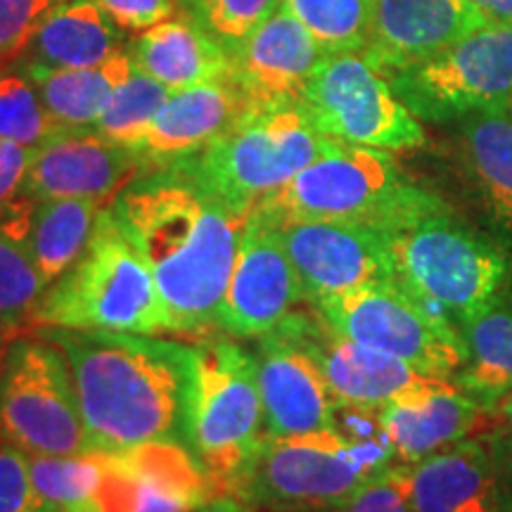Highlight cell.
<instances>
[{
	"instance_id": "26",
	"label": "cell",
	"mask_w": 512,
	"mask_h": 512,
	"mask_svg": "<svg viewBox=\"0 0 512 512\" xmlns=\"http://www.w3.org/2000/svg\"><path fill=\"white\" fill-rule=\"evenodd\" d=\"M465 342V366L453 382L486 413L512 392V292L472 313L458 325Z\"/></svg>"
},
{
	"instance_id": "31",
	"label": "cell",
	"mask_w": 512,
	"mask_h": 512,
	"mask_svg": "<svg viewBox=\"0 0 512 512\" xmlns=\"http://www.w3.org/2000/svg\"><path fill=\"white\" fill-rule=\"evenodd\" d=\"M171 93L174 91L140 72L133 64V72L119 83L105 112L95 121L93 131H98L102 138L112 140V143L136 150Z\"/></svg>"
},
{
	"instance_id": "16",
	"label": "cell",
	"mask_w": 512,
	"mask_h": 512,
	"mask_svg": "<svg viewBox=\"0 0 512 512\" xmlns=\"http://www.w3.org/2000/svg\"><path fill=\"white\" fill-rule=\"evenodd\" d=\"M140 174L143 162L131 147L93 128L60 126L31 150L24 195L34 202L76 197L110 204Z\"/></svg>"
},
{
	"instance_id": "23",
	"label": "cell",
	"mask_w": 512,
	"mask_h": 512,
	"mask_svg": "<svg viewBox=\"0 0 512 512\" xmlns=\"http://www.w3.org/2000/svg\"><path fill=\"white\" fill-rule=\"evenodd\" d=\"M133 64L169 91H185L223 79L230 72L228 50L188 17L166 19L145 29L133 46Z\"/></svg>"
},
{
	"instance_id": "10",
	"label": "cell",
	"mask_w": 512,
	"mask_h": 512,
	"mask_svg": "<svg viewBox=\"0 0 512 512\" xmlns=\"http://www.w3.org/2000/svg\"><path fill=\"white\" fill-rule=\"evenodd\" d=\"M311 306L339 335L399 358L425 377L453 382L465 366V342L456 325L396 280L318 299Z\"/></svg>"
},
{
	"instance_id": "19",
	"label": "cell",
	"mask_w": 512,
	"mask_h": 512,
	"mask_svg": "<svg viewBox=\"0 0 512 512\" xmlns=\"http://www.w3.org/2000/svg\"><path fill=\"white\" fill-rule=\"evenodd\" d=\"M254 358L264 403V437H294L335 427L339 403L318 363L304 349L268 332L259 337Z\"/></svg>"
},
{
	"instance_id": "6",
	"label": "cell",
	"mask_w": 512,
	"mask_h": 512,
	"mask_svg": "<svg viewBox=\"0 0 512 512\" xmlns=\"http://www.w3.org/2000/svg\"><path fill=\"white\" fill-rule=\"evenodd\" d=\"M190 344L195 384L188 451L216 494H233L264 441V403L254 351L240 347L238 339L219 328L192 337Z\"/></svg>"
},
{
	"instance_id": "36",
	"label": "cell",
	"mask_w": 512,
	"mask_h": 512,
	"mask_svg": "<svg viewBox=\"0 0 512 512\" xmlns=\"http://www.w3.org/2000/svg\"><path fill=\"white\" fill-rule=\"evenodd\" d=\"M0 512H60L31 477L27 453L0 444Z\"/></svg>"
},
{
	"instance_id": "2",
	"label": "cell",
	"mask_w": 512,
	"mask_h": 512,
	"mask_svg": "<svg viewBox=\"0 0 512 512\" xmlns=\"http://www.w3.org/2000/svg\"><path fill=\"white\" fill-rule=\"evenodd\" d=\"M67 358L95 451L147 444L188 448L192 344L133 332L34 328Z\"/></svg>"
},
{
	"instance_id": "33",
	"label": "cell",
	"mask_w": 512,
	"mask_h": 512,
	"mask_svg": "<svg viewBox=\"0 0 512 512\" xmlns=\"http://www.w3.org/2000/svg\"><path fill=\"white\" fill-rule=\"evenodd\" d=\"M53 117L43 107L34 81L24 72H0V138L34 150L57 131Z\"/></svg>"
},
{
	"instance_id": "12",
	"label": "cell",
	"mask_w": 512,
	"mask_h": 512,
	"mask_svg": "<svg viewBox=\"0 0 512 512\" xmlns=\"http://www.w3.org/2000/svg\"><path fill=\"white\" fill-rule=\"evenodd\" d=\"M299 105L323 136L342 143L408 152L427 140L422 121L363 53L325 55L306 81Z\"/></svg>"
},
{
	"instance_id": "34",
	"label": "cell",
	"mask_w": 512,
	"mask_h": 512,
	"mask_svg": "<svg viewBox=\"0 0 512 512\" xmlns=\"http://www.w3.org/2000/svg\"><path fill=\"white\" fill-rule=\"evenodd\" d=\"M283 0H178L183 17L223 48L235 50Z\"/></svg>"
},
{
	"instance_id": "30",
	"label": "cell",
	"mask_w": 512,
	"mask_h": 512,
	"mask_svg": "<svg viewBox=\"0 0 512 512\" xmlns=\"http://www.w3.org/2000/svg\"><path fill=\"white\" fill-rule=\"evenodd\" d=\"M325 53H363L373 27V0H283Z\"/></svg>"
},
{
	"instance_id": "4",
	"label": "cell",
	"mask_w": 512,
	"mask_h": 512,
	"mask_svg": "<svg viewBox=\"0 0 512 512\" xmlns=\"http://www.w3.org/2000/svg\"><path fill=\"white\" fill-rule=\"evenodd\" d=\"M254 209L271 221H356L392 233L448 207L408 181L389 152L330 140L316 162Z\"/></svg>"
},
{
	"instance_id": "1",
	"label": "cell",
	"mask_w": 512,
	"mask_h": 512,
	"mask_svg": "<svg viewBox=\"0 0 512 512\" xmlns=\"http://www.w3.org/2000/svg\"><path fill=\"white\" fill-rule=\"evenodd\" d=\"M112 209L155 275L171 332L192 339L214 330L247 211L230 207L178 166L140 174L114 197Z\"/></svg>"
},
{
	"instance_id": "22",
	"label": "cell",
	"mask_w": 512,
	"mask_h": 512,
	"mask_svg": "<svg viewBox=\"0 0 512 512\" xmlns=\"http://www.w3.org/2000/svg\"><path fill=\"white\" fill-rule=\"evenodd\" d=\"M484 413L456 382L430 380L389 401L377 418L396 463L418 465L434 453L470 439Z\"/></svg>"
},
{
	"instance_id": "27",
	"label": "cell",
	"mask_w": 512,
	"mask_h": 512,
	"mask_svg": "<svg viewBox=\"0 0 512 512\" xmlns=\"http://www.w3.org/2000/svg\"><path fill=\"white\" fill-rule=\"evenodd\" d=\"M22 72L34 81L43 107L57 126L93 128L119 83L133 72V57L119 50L110 60L95 67L48 69L27 64Z\"/></svg>"
},
{
	"instance_id": "43",
	"label": "cell",
	"mask_w": 512,
	"mask_h": 512,
	"mask_svg": "<svg viewBox=\"0 0 512 512\" xmlns=\"http://www.w3.org/2000/svg\"><path fill=\"white\" fill-rule=\"evenodd\" d=\"M508 112H510V117H512V105H510V110H508Z\"/></svg>"
},
{
	"instance_id": "15",
	"label": "cell",
	"mask_w": 512,
	"mask_h": 512,
	"mask_svg": "<svg viewBox=\"0 0 512 512\" xmlns=\"http://www.w3.org/2000/svg\"><path fill=\"white\" fill-rule=\"evenodd\" d=\"M271 332L304 349L318 363L332 396L342 406L380 413L396 396L434 380L399 358L339 335L311 304L306 309L299 306Z\"/></svg>"
},
{
	"instance_id": "35",
	"label": "cell",
	"mask_w": 512,
	"mask_h": 512,
	"mask_svg": "<svg viewBox=\"0 0 512 512\" xmlns=\"http://www.w3.org/2000/svg\"><path fill=\"white\" fill-rule=\"evenodd\" d=\"M60 0H0V72L27 53L31 38Z\"/></svg>"
},
{
	"instance_id": "13",
	"label": "cell",
	"mask_w": 512,
	"mask_h": 512,
	"mask_svg": "<svg viewBox=\"0 0 512 512\" xmlns=\"http://www.w3.org/2000/svg\"><path fill=\"white\" fill-rule=\"evenodd\" d=\"M271 223L302 280L309 304L394 280L387 230L356 221Z\"/></svg>"
},
{
	"instance_id": "9",
	"label": "cell",
	"mask_w": 512,
	"mask_h": 512,
	"mask_svg": "<svg viewBox=\"0 0 512 512\" xmlns=\"http://www.w3.org/2000/svg\"><path fill=\"white\" fill-rule=\"evenodd\" d=\"M0 444L27 456L95 451L67 358L43 337H12L0 356Z\"/></svg>"
},
{
	"instance_id": "11",
	"label": "cell",
	"mask_w": 512,
	"mask_h": 512,
	"mask_svg": "<svg viewBox=\"0 0 512 512\" xmlns=\"http://www.w3.org/2000/svg\"><path fill=\"white\" fill-rule=\"evenodd\" d=\"M387 79L403 105L430 124L510 110L512 27L484 24L430 60L389 74Z\"/></svg>"
},
{
	"instance_id": "39",
	"label": "cell",
	"mask_w": 512,
	"mask_h": 512,
	"mask_svg": "<svg viewBox=\"0 0 512 512\" xmlns=\"http://www.w3.org/2000/svg\"><path fill=\"white\" fill-rule=\"evenodd\" d=\"M195 512H256V510L242 496L223 491V494H216L211 496L209 501H204Z\"/></svg>"
},
{
	"instance_id": "42",
	"label": "cell",
	"mask_w": 512,
	"mask_h": 512,
	"mask_svg": "<svg viewBox=\"0 0 512 512\" xmlns=\"http://www.w3.org/2000/svg\"><path fill=\"white\" fill-rule=\"evenodd\" d=\"M10 339H12V337H8L3 330H0V356H3V351H5V347H8Z\"/></svg>"
},
{
	"instance_id": "40",
	"label": "cell",
	"mask_w": 512,
	"mask_h": 512,
	"mask_svg": "<svg viewBox=\"0 0 512 512\" xmlns=\"http://www.w3.org/2000/svg\"><path fill=\"white\" fill-rule=\"evenodd\" d=\"M482 12L489 24H508L512 27V0H470Z\"/></svg>"
},
{
	"instance_id": "25",
	"label": "cell",
	"mask_w": 512,
	"mask_h": 512,
	"mask_svg": "<svg viewBox=\"0 0 512 512\" xmlns=\"http://www.w3.org/2000/svg\"><path fill=\"white\" fill-rule=\"evenodd\" d=\"M119 53V34L95 0L57 3L31 38L22 67L86 69Z\"/></svg>"
},
{
	"instance_id": "32",
	"label": "cell",
	"mask_w": 512,
	"mask_h": 512,
	"mask_svg": "<svg viewBox=\"0 0 512 512\" xmlns=\"http://www.w3.org/2000/svg\"><path fill=\"white\" fill-rule=\"evenodd\" d=\"M48 283L22 242L0 230V330L12 337L31 323Z\"/></svg>"
},
{
	"instance_id": "7",
	"label": "cell",
	"mask_w": 512,
	"mask_h": 512,
	"mask_svg": "<svg viewBox=\"0 0 512 512\" xmlns=\"http://www.w3.org/2000/svg\"><path fill=\"white\" fill-rule=\"evenodd\" d=\"M387 235L396 283L456 328L510 290L512 256L453 219L451 209Z\"/></svg>"
},
{
	"instance_id": "38",
	"label": "cell",
	"mask_w": 512,
	"mask_h": 512,
	"mask_svg": "<svg viewBox=\"0 0 512 512\" xmlns=\"http://www.w3.org/2000/svg\"><path fill=\"white\" fill-rule=\"evenodd\" d=\"M112 24L126 31H145L166 19H174L178 0H95Z\"/></svg>"
},
{
	"instance_id": "17",
	"label": "cell",
	"mask_w": 512,
	"mask_h": 512,
	"mask_svg": "<svg viewBox=\"0 0 512 512\" xmlns=\"http://www.w3.org/2000/svg\"><path fill=\"white\" fill-rule=\"evenodd\" d=\"M228 55L230 79L238 83L252 107H268L299 102L306 81L328 53L280 3V8Z\"/></svg>"
},
{
	"instance_id": "37",
	"label": "cell",
	"mask_w": 512,
	"mask_h": 512,
	"mask_svg": "<svg viewBox=\"0 0 512 512\" xmlns=\"http://www.w3.org/2000/svg\"><path fill=\"white\" fill-rule=\"evenodd\" d=\"M316 512H415L408 486V465L396 463L347 501Z\"/></svg>"
},
{
	"instance_id": "5",
	"label": "cell",
	"mask_w": 512,
	"mask_h": 512,
	"mask_svg": "<svg viewBox=\"0 0 512 512\" xmlns=\"http://www.w3.org/2000/svg\"><path fill=\"white\" fill-rule=\"evenodd\" d=\"M34 328H72L162 335L171 320L155 275L128 238L112 202L102 207L81 259L60 275L31 316Z\"/></svg>"
},
{
	"instance_id": "29",
	"label": "cell",
	"mask_w": 512,
	"mask_h": 512,
	"mask_svg": "<svg viewBox=\"0 0 512 512\" xmlns=\"http://www.w3.org/2000/svg\"><path fill=\"white\" fill-rule=\"evenodd\" d=\"M31 477L43 498L60 512H100L110 479V456L102 451L79 456H27Z\"/></svg>"
},
{
	"instance_id": "8",
	"label": "cell",
	"mask_w": 512,
	"mask_h": 512,
	"mask_svg": "<svg viewBox=\"0 0 512 512\" xmlns=\"http://www.w3.org/2000/svg\"><path fill=\"white\" fill-rule=\"evenodd\" d=\"M299 102L254 107L214 143L174 166L230 207L252 214L330 145Z\"/></svg>"
},
{
	"instance_id": "14",
	"label": "cell",
	"mask_w": 512,
	"mask_h": 512,
	"mask_svg": "<svg viewBox=\"0 0 512 512\" xmlns=\"http://www.w3.org/2000/svg\"><path fill=\"white\" fill-rule=\"evenodd\" d=\"M309 304L273 223L252 211L242 233L216 328L235 339H259Z\"/></svg>"
},
{
	"instance_id": "18",
	"label": "cell",
	"mask_w": 512,
	"mask_h": 512,
	"mask_svg": "<svg viewBox=\"0 0 512 512\" xmlns=\"http://www.w3.org/2000/svg\"><path fill=\"white\" fill-rule=\"evenodd\" d=\"M489 24L470 0H373V27L363 55L382 74L430 60Z\"/></svg>"
},
{
	"instance_id": "28",
	"label": "cell",
	"mask_w": 512,
	"mask_h": 512,
	"mask_svg": "<svg viewBox=\"0 0 512 512\" xmlns=\"http://www.w3.org/2000/svg\"><path fill=\"white\" fill-rule=\"evenodd\" d=\"M102 207L107 204L76 197L36 204L24 247L48 285L67 273L86 252Z\"/></svg>"
},
{
	"instance_id": "21",
	"label": "cell",
	"mask_w": 512,
	"mask_h": 512,
	"mask_svg": "<svg viewBox=\"0 0 512 512\" xmlns=\"http://www.w3.org/2000/svg\"><path fill=\"white\" fill-rule=\"evenodd\" d=\"M408 486L415 512H512L505 465L479 439L408 465Z\"/></svg>"
},
{
	"instance_id": "3",
	"label": "cell",
	"mask_w": 512,
	"mask_h": 512,
	"mask_svg": "<svg viewBox=\"0 0 512 512\" xmlns=\"http://www.w3.org/2000/svg\"><path fill=\"white\" fill-rule=\"evenodd\" d=\"M394 465L377 413L339 403L330 430L264 437L233 494L256 512H316L347 501Z\"/></svg>"
},
{
	"instance_id": "41",
	"label": "cell",
	"mask_w": 512,
	"mask_h": 512,
	"mask_svg": "<svg viewBox=\"0 0 512 512\" xmlns=\"http://www.w3.org/2000/svg\"><path fill=\"white\" fill-rule=\"evenodd\" d=\"M498 413H501V418H503V425H505V430H508V437H510V441H512V392L505 396V399L498 403V408H496Z\"/></svg>"
},
{
	"instance_id": "24",
	"label": "cell",
	"mask_w": 512,
	"mask_h": 512,
	"mask_svg": "<svg viewBox=\"0 0 512 512\" xmlns=\"http://www.w3.org/2000/svg\"><path fill=\"white\" fill-rule=\"evenodd\" d=\"M460 157L489 221L512 240V117L479 112L460 121Z\"/></svg>"
},
{
	"instance_id": "20",
	"label": "cell",
	"mask_w": 512,
	"mask_h": 512,
	"mask_svg": "<svg viewBox=\"0 0 512 512\" xmlns=\"http://www.w3.org/2000/svg\"><path fill=\"white\" fill-rule=\"evenodd\" d=\"M249 110H254L252 102L230 76L174 91L133 150L143 162V174L197 155Z\"/></svg>"
}]
</instances>
